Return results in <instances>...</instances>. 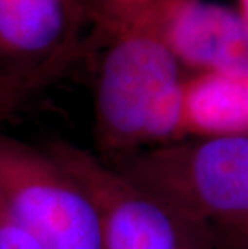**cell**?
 <instances>
[{
	"label": "cell",
	"instance_id": "obj_7",
	"mask_svg": "<svg viewBox=\"0 0 248 249\" xmlns=\"http://www.w3.org/2000/svg\"><path fill=\"white\" fill-rule=\"evenodd\" d=\"M184 140L248 134V79L198 72L184 82Z\"/></svg>",
	"mask_w": 248,
	"mask_h": 249
},
{
	"label": "cell",
	"instance_id": "obj_11",
	"mask_svg": "<svg viewBox=\"0 0 248 249\" xmlns=\"http://www.w3.org/2000/svg\"><path fill=\"white\" fill-rule=\"evenodd\" d=\"M123 5H131V3H140V2H147V0H121Z\"/></svg>",
	"mask_w": 248,
	"mask_h": 249
},
{
	"label": "cell",
	"instance_id": "obj_1",
	"mask_svg": "<svg viewBox=\"0 0 248 249\" xmlns=\"http://www.w3.org/2000/svg\"><path fill=\"white\" fill-rule=\"evenodd\" d=\"M102 55L94 90V139L105 160L184 140L182 65L166 44L152 0L98 18Z\"/></svg>",
	"mask_w": 248,
	"mask_h": 249
},
{
	"label": "cell",
	"instance_id": "obj_9",
	"mask_svg": "<svg viewBox=\"0 0 248 249\" xmlns=\"http://www.w3.org/2000/svg\"><path fill=\"white\" fill-rule=\"evenodd\" d=\"M218 249H248V240H239V241H228L216 245Z\"/></svg>",
	"mask_w": 248,
	"mask_h": 249
},
{
	"label": "cell",
	"instance_id": "obj_2",
	"mask_svg": "<svg viewBox=\"0 0 248 249\" xmlns=\"http://www.w3.org/2000/svg\"><path fill=\"white\" fill-rule=\"evenodd\" d=\"M107 161L207 227L216 245L248 240V134L186 139Z\"/></svg>",
	"mask_w": 248,
	"mask_h": 249
},
{
	"label": "cell",
	"instance_id": "obj_3",
	"mask_svg": "<svg viewBox=\"0 0 248 249\" xmlns=\"http://www.w3.org/2000/svg\"><path fill=\"white\" fill-rule=\"evenodd\" d=\"M0 206L38 249H102L98 206L49 146L0 132Z\"/></svg>",
	"mask_w": 248,
	"mask_h": 249
},
{
	"label": "cell",
	"instance_id": "obj_5",
	"mask_svg": "<svg viewBox=\"0 0 248 249\" xmlns=\"http://www.w3.org/2000/svg\"><path fill=\"white\" fill-rule=\"evenodd\" d=\"M152 5L182 66L248 79V23L242 15L203 0H152Z\"/></svg>",
	"mask_w": 248,
	"mask_h": 249
},
{
	"label": "cell",
	"instance_id": "obj_8",
	"mask_svg": "<svg viewBox=\"0 0 248 249\" xmlns=\"http://www.w3.org/2000/svg\"><path fill=\"white\" fill-rule=\"evenodd\" d=\"M0 249H38L0 206Z\"/></svg>",
	"mask_w": 248,
	"mask_h": 249
},
{
	"label": "cell",
	"instance_id": "obj_4",
	"mask_svg": "<svg viewBox=\"0 0 248 249\" xmlns=\"http://www.w3.org/2000/svg\"><path fill=\"white\" fill-rule=\"evenodd\" d=\"M47 146L95 199L102 249H218L207 227L126 177L95 150L65 140Z\"/></svg>",
	"mask_w": 248,
	"mask_h": 249
},
{
	"label": "cell",
	"instance_id": "obj_10",
	"mask_svg": "<svg viewBox=\"0 0 248 249\" xmlns=\"http://www.w3.org/2000/svg\"><path fill=\"white\" fill-rule=\"evenodd\" d=\"M244 18L248 23V0H244Z\"/></svg>",
	"mask_w": 248,
	"mask_h": 249
},
{
	"label": "cell",
	"instance_id": "obj_6",
	"mask_svg": "<svg viewBox=\"0 0 248 249\" xmlns=\"http://www.w3.org/2000/svg\"><path fill=\"white\" fill-rule=\"evenodd\" d=\"M89 0H0V72L44 66L82 45Z\"/></svg>",
	"mask_w": 248,
	"mask_h": 249
}]
</instances>
